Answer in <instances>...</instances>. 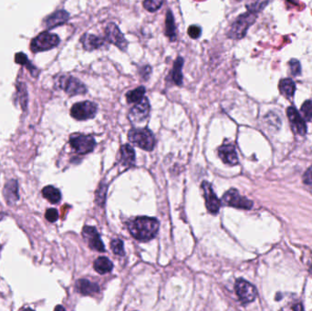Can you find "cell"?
Segmentation results:
<instances>
[{"mask_svg":"<svg viewBox=\"0 0 312 311\" xmlns=\"http://www.w3.org/2000/svg\"><path fill=\"white\" fill-rule=\"evenodd\" d=\"M57 86L60 90H63L69 96L85 94L87 88L79 79L70 75H62L58 77Z\"/></svg>","mask_w":312,"mask_h":311,"instance_id":"277c9868","label":"cell"},{"mask_svg":"<svg viewBox=\"0 0 312 311\" xmlns=\"http://www.w3.org/2000/svg\"><path fill=\"white\" fill-rule=\"evenodd\" d=\"M165 35L169 37L171 41H175L177 34H176V26H175V17L172 11L168 10L165 17Z\"/></svg>","mask_w":312,"mask_h":311,"instance_id":"ffe728a7","label":"cell"},{"mask_svg":"<svg viewBox=\"0 0 312 311\" xmlns=\"http://www.w3.org/2000/svg\"><path fill=\"white\" fill-rule=\"evenodd\" d=\"M0 218H1V216H0Z\"/></svg>","mask_w":312,"mask_h":311,"instance_id":"74e56055","label":"cell"},{"mask_svg":"<svg viewBox=\"0 0 312 311\" xmlns=\"http://www.w3.org/2000/svg\"><path fill=\"white\" fill-rule=\"evenodd\" d=\"M288 118L291 122V128L297 134L305 135L307 132V126L304 119L301 116L299 111H297L294 107H289L287 110Z\"/></svg>","mask_w":312,"mask_h":311,"instance_id":"4fadbf2b","label":"cell"},{"mask_svg":"<svg viewBox=\"0 0 312 311\" xmlns=\"http://www.w3.org/2000/svg\"><path fill=\"white\" fill-rule=\"evenodd\" d=\"M151 72H152V69H151V67L148 66V65L143 66V67L140 68V69H139L140 76H141V78L144 79V80H147V79H149V77H150V75H151Z\"/></svg>","mask_w":312,"mask_h":311,"instance_id":"836d02e7","label":"cell"},{"mask_svg":"<svg viewBox=\"0 0 312 311\" xmlns=\"http://www.w3.org/2000/svg\"><path fill=\"white\" fill-rule=\"evenodd\" d=\"M129 140L145 151H152L155 143L154 133L149 129H132L129 132Z\"/></svg>","mask_w":312,"mask_h":311,"instance_id":"3957f363","label":"cell"},{"mask_svg":"<svg viewBox=\"0 0 312 311\" xmlns=\"http://www.w3.org/2000/svg\"><path fill=\"white\" fill-rule=\"evenodd\" d=\"M188 35L193 39H197L202 35L201 27L196 25H192L188 28Z\"/></svg>","mask_w":312,"mask_h":311,"instance_id":"1f68e13d","label":"cell"},{"mask_svg":"<svg viewBox=\"0 0 312 311\" xmlns=\"http://www.w3.org/2000/svg\"><path fill=\"white\" fill-rule=\"evenodd\" d=\"M80 42L82 44V47L87 51H92L95 49L102 48L105 46L106 40L103 37H98L93 34L86 33L82 37H80Z\"/></svg>","mask_w":312,"mask_h":311,"instance_id":"9a60e30c","label":"cell"},{"mask_svg":"<svg viewBox=\"0 0 312 311\" xmlns=\"http://www.w3.org/2000/svg\"><path fill=\"white\" fill-rule=\"evenodd\" d=\"M235 290L239 301L243 304L250 303L257 298V290L255 289L254 286L242 279L237 280Z\"/></svg>","mask_w":312,"mask_h":311,"instance_id":"30bf717a","label":"cell"},{"mask_svg":"<svg viewBox=\"0 0 312 311\" xmlns=\"http://www.w3.org/2000/svg\"><path fill=\"white\" fill-rule=\"evenodd\" d=\"M303 180H304V183L306 185L311 186L312 188V166L306 171V173L304 174V176H303Z\"/></svg>","mask_w":312,"mask_h":311,"instance_id":"d590c367","label":"cell"},{"mask_svg":"<svg viewBox=\"0 0 312 311\" xmlns=\"http://www.w3.org/2000/svg\"><path fill=\"white\" fill-rule=\"evenodd\" d=\"M150 102L146 97H143L142 100L132 107V110L129 112V120L133 123H139L145 121L150 113Z\"/></svg>","mask_w":312,"mask_h":311,"instance_id":"8fae6325","label":"cell"},{"mask_svg":"<svg viewBox=\"0 0 312 311\" xmlns=\"http://www.w3.org/2000/svg\"><path fill=\"white\" fill-rule=\"evenodd\" d=\"M302 112L303 117L308 121L312 120V100H306L302 107Z\"/></svg>","mask_w":312,"mask_h":311,"instance_id":"f1b7e54d","label":"cell"},{"mask_svg":"<svg viewBox=\"0 0 312 311\" xmlns=\"http://www.w3.org/2000/svg\"><path fill=\"white\" fill-rule=\"evenodd\" d=\"M121 164L124 166H132L135 162V153L131 145L125 144L121 149Z\"/></svg>","mask_w":312,"mask_h":311,"instance_id":"7402d4cb","label":"cell"},{"mask_svg":"<svg viewBox=\"0 0 312 311\" xmlns=\"http://www.w3.org/2000/svg\"><path fill=\"white\" fill-rule=\"evenodd\" d=\"M76 290L80 294L85 296L93 295L97 292H99V286L92 283L89 280H79L76 283Z\"/></svg>","mask_w":312,"mask_h":311,"instance_id":"ac0fdd59","label":"cell"},{"mask_svg":"<svg viewBox=\"0 0 312 311\" xmlns=\"http://www.w3.org/2000/svg\"><path fill=\"white\" fill-rule=\"evenodd\" d=\"M82 236L86 240V242L89 244L90 248L100 252L105 251L104 245L101 241V237L99 233L97 232L95 227H85L82 230Z\"/></svg>","mask_w":312,"mask_h":311,"instance_id":"5bb4252c","label":"cell"},{"mask_svg":"<svg viewBox=\"0 0 312 311\" xmlns=\"http://www.w3.org/2000/svg\"><path fill=\"white\" fill-rule=\"evenodd\" d=\"M60 42V39L56 34L45 31L40 33L31 41L30 48L33 52L46 51L57 47Z\"/></svg>","mask_w":312,"mask_h":311,"instance_id":"5b68a950","label":"cell"},{"mask_svg":"<svg viewBox=\"0 0 312 311\" xmlns=\"http://www.w3.org/2000/svg\"><path fill=\"white\" fill-rule=\"evenodd\" d=\"M111 250L113 253L119 256H124V248H123V242L120 239H114L111 242Z\"/></svg>","mask_w":312,"mask_h":311,"instance_id":"f546056e","label":"cell"},{"mask_svg":"<svg viewBox=\"0 0 312 311\" xmlns=\"http://www.w3.org/2000/svg\"><path fill=\"white\" fill-rule=\"evenodd\" d=\"M185 63V60L182 57H178L176 58V60L174 64V68L172 69V79H173V82L175 85H178L181 86L183 84V79H184V76H183V66Z\"/></svg>","mask_w":312,"mask_h":311,"instance_id":"44dd1931","label":"cell"},{"mask_svg":"<svg viewBox=\"0 0 312 311\" xmlns=\"http://www.w3.org/2000/svg\"><path fill=\"white\" fill-rule=\"evenodd\" d=\"M46 216V219L50 223H54V222L57 221L58 218V213L57 211V209L55 208H49L45 214Z\"/></svg>","mask_w":312,"mask_h":311,"instance_id":"d6a6232c","label":"cell"},{"mask_svg":"<svg viewBox=\"0 0 312 311\" xmlns=\"http://www.w3.org/2000/svg\"><path fill=\"white\" fill-rule=\"evenodd\" d=\"M164 4V0H144L143 7L149 12H155Z\"/></svg>","mask_w":312,"mask_h":311,"instance_id":"83f0119b","label":"cell"},{"mask_svg":"<svg viewBox=\"0 0 312 311\" xmlns=\"http://www.w3.org/2000/svg\"><path fill=\"white\" fill-rule=\"evenodd\" d=\"M128 228L133 238L145 242L156 237L159 230V222L155 218L139 216L128 223Z\"/></svg>","mask_w":312,"mask_h":311,"instance_id":"6da1fadb","label":"cell"},{"mask_svg":"<svg viewBox=\"0 0 312 311\" xmlns=\"http://www.w3.org/2000/svg\"><path fill=\"white\" fill-rule=\"evenodd\" d=\"M69 13L67 11L58 10L48 16V18L45 20V23L47 27L49 29V28L63 25L69 20Z\"/></svg>","mask_w":312,"mask_h":311,"instance_id":"e0dca14e","label":"cell"},{"mask_svg":"<svg viewBox=\"0 0 312 311\" xmlns=\"http://www.w3.org/2000/svg\"><path fill=\"white\" fill-rule=\"evenodd\" d=\"M270 1L271 0H248L246 5L248 7V10L258 14L270 4Z\"/></svg>","mask_w":312,"mask_h":311,"instance_id":"4316f807","label":"cell"},{"mask_svg":"<svg viewBox=\"0 0 312 311\" xmlns=\"http://www.w3.org/2000/svg\"><path fill=\"white\" fill-rule=\"evenodd\" d=\"M17 182L16 180L8 181L5 185L4 188V196L5 199L8 204L14 203L18 200V188H17Z\"/></svg>","mask_w":312,"mask_h":311,"instance_id":"d6986e66","label":"cell"},{"mask_svg":"<svg viewBox=\"0 0 312 311\" xmlns=\"http://www.w3.org/2000/svg\"><path fill=\"white\" fill-rule=\"evenodd\" d=\"M146 90L143 86L138 87L135 90H130L126 93V100L128 103H137L145 95Z\"/></svg>","mask_w":312,"mask_h":311,"instance_id":"484cf974","label":"cell"},{"mask_svg":"<svg viewBox=\"0 0 312 311\" xmlns=\"http://www.w3.org/2000/svg\"><path fill=\"white\" fill-rule=\"evenodd\" d=\"M69 143L75 152L79 154L90 153L96 145L95 140L92 136L79 133L72 134L69 137Z\"/></svg>","mask_w":312,"mask_h":311,"instance_id":"8992f818","label":"cell"},{"mask_svg":"<svg viewBox=\"0 0 312 311\" xmlns=\"http://www.w3.org/2000/svg\"><path fill=\"white\" fill-rule=\"evenodd\" d=\"M16 63L21 64V65H26L29 66L30 62L28 61V59L26 58V55L24 53H17L16 55Z\"/></svg>","mask_w":312,"mask_h":311,"instance_id":"e575fe53","label":"cell"},{"mask_svg":"<svg viewBox=\"0 0 312 311\" xmlns=\"http://www.w3.org/2000/svg\"><path fill=\"white\" fill-rule=\"evenodd\" d=\"M257 16L258 14L250 11L240 15L230 26L228 32V37L232 39L243 38L247 35L249 27L254 24Z\"/></svg>","mask_w":312,"mask_h":311,"instance_id":"7a4b0ae2","label":"cell"},{"mask_svg":"<svg viewBox=\"0 0 312 311\" xmlns=\"http://www.w3.org/2000/svg\"><path fill=\"white\" fill-rule=\"evenodd\" d=\"M290 65V69H291V72L293 76H299L302 73V67H301V63L300 61H298L297 59H291V61L289 62Z\"/></svg>","mask_w":312,"mask_h":311,"instance_id":"4dcf8cb0","label":"cell"},{"mask_svg":"<svg viewBox=\"0 0 312 311\" xmlns=\"http://www.w3.org/2000/svg\"><path fill=\"white\" fill-rule=\"evenodd\" d=\"M55 310H62V311H64V308L61 306L56 307V309H55Z\"/></svg>","mask_w":312,"mask_h":311,"instance_id":"8d00e7d4","label":"cell"},{"mask_svg":"<svg viewBox=\"0 0 312 311\" xmlns=\"http://www.w3.org/2000/svg\"><path fill=\"white\" fill-rule=\"evenodd\" d=\"M202 187L204 190V196L206 199V206H207V210L214 215L217 214L220 209L221 202L218 199V197L215 194V192L213 191L212 185L207 182H203Z\"/></svg>","mask_w":312,"mask_h":311,"instance_id":"7c38bea8","label":"cell"},{"mask_svg":"<svg viewBox=\"0 0 312 311\" xmlns=\"http://www.w3.org/2000/svg\"><path fill=\"white\" fill-rule=\"evenodd\" d=\"M98 111V106L89 100L78 102L72 106L70 114L78 121H85L94 118Z\"/></svg>","mask_w":312,"mask_h":311,"instance_id":"52a82bcc","label":"cell"},{"mask_svg":"<svg viewBox=\"0 0 312 311\" xmlns=\"http://www.w3.org/2000/svg\"><path fill=\"white\" fill-rule=\"evenodd\" d=\"M218 155L225 164L237 165L238 164V154L232 144H224L218 149Z\"/></svg>","mask_w":312,"mask_h":311,"instance_id":"2e32d148","label":"cell"},{"mask_svg":"<svg viewBox=\"0 0 312 311\" xmlns=\"http://www.w3.org/2000/svg\"><path fill=\"white\" fill-rule=\"evenodd\" d=\"M223 203L229 206H233L239 209H251L253 206L252 201L244 197L236 189H230L223 196Z\"/></svg>","mask_w":312,"mask_h":311,"instance_id":"9c48e42d","label":"cell"},{"mask_svg":"<svg viewBox=\"0 0 312 311\" xmlns=\"http://www.w3.org/2000/svg\"><path fill=\"white\" fill-rule=\"evenodd\" d=\"M105 39L107 42L115 45L122 51L127 50L128 41L115 23H109L105 28Z\"/></svg>","mask_w":312,"mask_h":311,"instance_id":"ba28073f","label":"cell"},{"mask_svg":"<svg viewBox=\"0 0 312 311\" xmlns=\"http://www.w3.org/2000/svg\"><path fill=\"white\" fill-rule=\"evenodd\" d=\"M280 90L282 95L288 99H291L296 91L295 82L291 79H282L280 82Z\"/></svg>","mask_w":312,"mask_h":311,"instance_id":"d4e9b609","label":"cell"},{"mask_svg":"<svg viewBox=\"0 0 312 311\" xmlns=\"http://www.w3.org/2000/svg\"><path fill=\"white\" fill-rule=\"evenodd\" d=\"M93 267L99 274L104 275L111 272L113 268V265L110 259H107L105 257H101L96 259L93 264Z\"/></svg>","mask_w":312,"mask_h":311,"instance_id":"603a6c76","label":"cell"},{"mask_svg":"<svg viewBox=\"0 0 312 311\" xmlns=\"http://www.w3.org/2000/svg\"><path fill=\"white\" fill-rule=\"evenodd\" d=\"M43 197L47 199L51 204H58L61 200V194L60 191L55 188L52 185H48L44 187L42 190Z\"/></svg>","mask_w":312,"mask_h":311,"instance_id":"cb8c5ba5","label":"cell"}]
</instances>
